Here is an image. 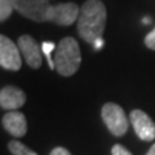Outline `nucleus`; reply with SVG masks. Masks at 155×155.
<instances>
[{"label": "nucleus", "mask_w": 155, "mask_h": 155, "mask_svg": "<svg viewBox=\"0 0 155 155\" xmlns=\"http://www.w3.org/2000/svg\"><path fill=\"white\" fill-rule=\"evenodd\" d=\"M106 21L107 12L106 7L101 0H87L80 7V13L76 21V31L84 41L96 44L101 40Z\"/></svg>", "instance_id": "f257e3e1"}, {"label": "nucleus", "mask_w": 155, "mask_h": 155, "mask_svg": "<svg viewBox=\"0 0 155 155\" xmlns=\"http://www.w3.org/2000/svg\"><path fill=\"white\" fill-rule=\"evenodd\" d=\"M81 62L80 47L74 38L66 36L54 49V70L62 76H71L79 70Z\"/></svg>", "instance_id": "f03ea898"}, {"label": "nucleus", "mask_w": 155, "mask_h": 155, "mask_svg": "<svg viewBox=\"0 0 155 155\" xmlns=\"http://www.w3.org/2000/svg\"><path fill=\"white\" fill-rule=\"evenodd\" d=\"M101 118L107 129L116 137H122L127 133L129 120L123 107H120L118 104L106 102L101 109Z\"/></svg>", "instance_id": "7ed1b4c3"}, {"label": "nucleus", "mask_w": 155, "mask_h": 155, "mask_svg": "<svg viewBox=\"0 0 155 155\" xmlns=\"http://www.w3.org/2000/svg\"><path fill=\"white\" fill-rule=\"evenodd\" d=\"M14 9L34 22H48L52 4L49 0H13Z\"/></svg>", "instance_id": "20e7f679"}, {"label": "nucleus", "mask_w": 155, "mask_h": 155, "mask_svg": "<svg viewBox=\"0 0 155 155\" xmlns=\"http://www.w3.org/2000/svg\"><path fill=\"white\" fill-rule=\"evenodd\" d=\"M21 51L18 45L5 35H0V65L3 69L18 71L22 66Z\"/></svg>", "instance_id": "39448f33"}, {"label": "nucleus", "mask_w": 155, "mask_h": 155, "mask_svg": "<svg viewBox=\"0 0 155 155\" xmlns=\"http://www.w3.org/2000/svg\"><path fill=\"white\" fill-rule=\"evenodd\" d=\"M79 13L80 8L75 3H58L52 5L48 22L56 23L58 26H70L78 21Z\"/></svg>", "instance_id": "423d86ee"}, {"label": "nucleus", "mask_w": 155, "mask_h": 155, "mask_svg": "<svg viewBox=\"0 0 155 155\" xmlns=\"http://www.w3.org/2000/svg\"><path fill=\"white\" fill-rule=\"evenodd\" d=\"M129 119L138 138L146 142L155 140V123L145 111L133 110L129 115Z\"/></svg>", "instance_id": "0eeeda50"}, {"label": "nucleus", "mask_w": 155, "mask_h": 155, "mask_svg": "<svg viewBox=\"0 0 155 155\" xmlns=\"http://www.w3.org/2000/svg\"><path fill=\"white\" fill-rule=\"evenodd\" d=\"M17 44L19 51H21L22 57L25 58L26 64L30 67H32V69H39L41 66L43 57H41V51L35 39L30 35H22L18 38Z\"/></svg>", "instance_id": "6e6552de"}, {"label": "nucleus", "mask_w": 155, "mask_h": 155, "mask_svg": "<svg viewBox=\"0 0 155 155\" xmlns=\"http://www.w3.org/2000/svg\"><path fill=\"white\" fill-rule=\"evenodd\" d=\"M26 102V93L18 87L7 85L0 91V106L4 110L13 111L22 107Z\"/></svg>", "instance_id": "1a4fd4ad"}, {"label": "nucleus", "mask_w": 155, "mask_h": 155, "mask_svg": "<svg viewBox=\"0 0 155 155\" xmlns=\"http://www.w3.org/2000/svg\"><path fill=\"white\" fill-rule=\"evenodd\" d=\"M3 127L8 133L14 137H23L27 132V120L26 116L17 110L9 111L2 119Z\"/></svg>", "instance_id": "9d476101"}, {"label": "nucleus", "mask_w": 155, "mask_h": 155, "mask_svg": "<svg viewBox=\"0 0 155 155\" xmlns=\"http://www.w3.org/2000/svg\"><path fill=\"white\" fill-rule=\"evenodd\" d=\"M8 149L13 155H38L35 151H32L30 147H27L26 145H23L22 142L13 140L8 143Z\"/></svg>", "instance_id": "9b49d317"}, {"label": "nucleus", "mask_w": 155, "mask_h": 155, "mask_svg": "<svg viewBox=\"0 0 155 155\" xmlns=\"http://www.w3.org/2000/svg\"><path fill=\"white\" fill-rule=\"evenodd\" d=\"M14 11L13 0H0V21L5 22Z\"/></svg>", "instance_id": "f8f14e48"}, {"label": "nucleus", "mask_w": 155, "mask_h": 155, "mask_svg": "<svg viewBox=\"0 0 155 155\" xmlns=\"http://www.w3.org/2000/svg\"><path fill=\"white\" fill-rule=\"evenodd\" d=\"M111 155H132V153L129 151L127 147H124L123 145L116 143L111 149Z\"/></svg>", "instance_id": "ddd939ff"}, {"label": "nucleus", "mask_w": 155, "mask_h": 155, "mask_svg": "<svg viewBox=\"0 0 155 155\" xmlns=\"http://www.w3.org/2000/svg\"><path fill=\"white\" fill-rule=\"evenodd\" d=\"M145 45H146L149 49L155 51V28L145 36Z\"/></svg>", "instance_id": "4468645a"}, {"label": "nucleus", "mask_w": 155, "mask_h": 155, "mask_svg": "<svg viewBox=\"0 0 155 155\" xmlns=\"http://www.w3.org/2000/svg\"><path fill=\"white\" fill-rule=\"evenodd\" d=\"M49 155H71V154H70V151H69L67 149L58 146V147H54V149H53Z\"/></svg>", "instance_id": "2eb2a0df"}, {"label": "nucleus", "mask_w": 155, "mask_h": 155, "mask_svg": "<svg viewBox=\"0 0 155 155\" xmlns=\"http://www.w3.org/2000/svg\"><path fill=\"white\" fill-rule=\"evenodd\" d=\"M146 155H155V143L151 147H150V150L147 151V154H146Z\"/></svg>", "instance_id": "dca6fc26"}]
</instances>
